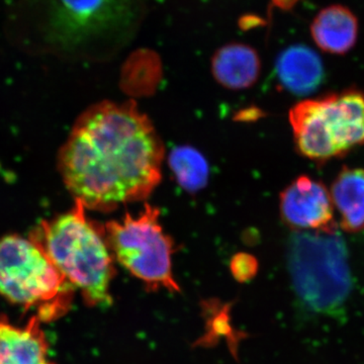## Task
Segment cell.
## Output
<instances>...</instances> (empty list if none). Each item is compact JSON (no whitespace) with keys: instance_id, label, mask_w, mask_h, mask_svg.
I'll return each instance as SVG.
<instances>
[{"instance_id":"obj_8","label":"cell","mask_w":364,"mask_h":364,"mask_svg":"<svg viewBox=\"0 0 364 364\" xmlns=\"http://www.w3.org/2000/svg\"><path fill=\"white\" fill-rule=\"evenodd\" d=\"M334 210L329 191L309 176L296 178L280 196L282 218L296 229L336 231Z\"/></svg>"},{"instance_id":"obj_9","label":"cell","mask_w":364,"mask_h":364,"mask_svg":"<svg viewBox=\"0 0 364 364\" xmlns=\"http://www.w3.org/2000/svg\"><path fill=\"white\" fill-rule=\"evenodd\" d=\"M37 316L26 327L0 318V364H55L48 358L49 344Z\"/></svg>"},{"instance_id":"obj_16","label":"cell","mask_w":364,"mask_h":364,"mask_svg":"<svg viewBox=\"0 0 364 364\" xmlns=\"http://www.w3.org/2000/svg\"><path fill=\"white\" fill-rule=\"evenodd\" d=\"M257 262L247 254H239L232 260L231 270L235 279L240 282H248L257 272Z\"/></svg>"},{"instance_id":"obj_6","label":"cell","mask_w":364,"mask_h":364,"mask_svg":"<svg viewBox=\"0 0 364 364\" xmlns=\"http://www.w3.org/2000/svg\"><path fill=\"white\" fill-rule=\"evenodd\" d=\"M157 208L145 205L138 215L107 223L105 236L114 257L149 291L181 293L172 270L173 242L159 222Z\"/></svg>"},{"instance_id":"obj_15","label":"cell","mask_w":364,"mask_h":364,"mask_svg":"<svg viewBox=\"0 0 364 364\" xmlns=\"http://www.w3.org/2000/svg\"><path fill=\"white\" fill-rule=\"evenodd\" d=\"M170 169L179 186L188 193H196L207 186L210 168L205 158L191 146L174 148L169 155Z\"/></svg>"},{"instance_id":"obj_5","label":"cell","mask_w":364,"mask_h":364,"mask_svg":"<svg viewBox=\"0 0 364 364\" xmlns=\"http://www.w3.org/2000/svg\"><path fill=\"white\" fill-rule=\"evenodd\" d=\"M287 259L294 291L309 308L331 310L348 296V250L337 230L294 235Z\"/></svg>"},{"instance_id":"obj_11","label":"cell","mask_w":364,"mask_h":364,"mask_svg":"<svg viewBox=\"0 0 364 364\" xmlns=\"http://www.w3.org/2000/svg\"><path fill=\"white\" fill-rule=\"evenodd\" d=\"M261 62L250 46L232 43L215 53L212 72L215 80L229 90L250 87L259 77Z\"/></svg>"},{"instance_id":"obj_14","label":"cell","mask_w":364,"mask_h":364,"mask_svg":"<svg viewBox=\"0 0 364 364\" xmlns=\"http://www.w3.org/2000/svg\"><path fill=\"white\" fill-rule=\"evenodd\" d=\"M203 315L205 318V332L200 339L196 340L195 346H215L223 339L226 341L230 351L235 358L238 356L239 344L245 334L239 331L232 324L231 306L223 304L217 299L203 301Z\"/></svg>"},{"instance_id":"obj_2","label":"cell","mask_w":364,"mask_h":364,"mask_svg":"<svg viewBox=\"0 0 364 364\" xmlns=\"http://www.w3.org/2000/svg\"><path fill=\"white\" fill-rule=\"evenodd\" d=\"M33 241L72 286L80 289L86 305H112L111 249L104 231L88 221L82 203L76 200L70 212L43 223Z\"/></svg>"},{"instance_id":"obj_13","label":"cell","mask_w":364,"mask_h":364,"mask_svg":"<svg viewBox=\"0 0 364 364\" xmlns=\"http://www.w3.org/2000/svg\"><path fill=\"white\" fill-rule=\"evenodd\" d=\"M333 205L340 215V226L355 233L364 230V169L344 168L333 181Z\"/></svg>"},{"instance_id":"obj_3","label":"cell","mask_w":364,"mask_h":364,"mask_svg":"<svg viewBox=\"0 0 364 364\" xmlns=\"http://www.w3.org/2000/svg\"><path fill=\"white\" fill-rule=\"evenodd\" d=\"M74 289L35 242L18 235L0 239V294L11 303L51 322L70 309Z\"/></svg>"},{"instance_id":"obj_7","label":"cell","mask_w":364,"mask_h":364,"mask_svg":"<svg viewBox=\"0 0 364 364\" xmlns=\"http://www.w3.org/2000/svg\"><path fill=\"white\" fill-rule=\"evenodd\" d=\"M46 21L52 44L70 49L111 28L124 0H47Z\"/></svg>"},{"instance_id":"obj_10","label":"cell","mask_w":364,"mask_h":364,"mask_svg":"<svg viewBox=\"0 0 364 364\" xmlns=\"http://www.w3.org/2000/svg\"><path fill=\"white\" fill-rule=\"evenodd\" d=\"M311 35L322 51L347 54L358 42V18L350 9L340 4L325 7L314 18Z\"/></svg>"},{"instance_id":"obj_4","label":"cell","mask_w":364,"mask_h":364,"mask_svg":"<svg viewBox=\"0 0 364 364\" xmlns=\"http://www.w3.org/2000/svg\"><path fill=\"white\" fill-rule=\"evenodd\" d=\"M294 142L314 161L342 156L364 144V93L346 90L305 100L289 112Z\"/></svg>"},{"instance_id":"obj_17","label":"cell","mask_w":364,"mask_h":364,"mask_svg":"<svg viewBox=\"0 0 364 364\" xmlns=\"http://www.w3.org/2000/svg\"><path fill=\"white\" fill-rule=\"evenodd\" d=\"M272 1L279 9L287 11V9H293L299 0H272Z\"/></svg>"},{"instance_id":"obj_1","label":"cell","mask_w":364,"mask_h":364,"mask_svg":"<svg viewBox=\"0 0 364 364\" xmlns=\"http://www.w3.org/2000/svg\"><path fill=\"white\" fill-rule=\"evenodd\" d=\"M161 139L135 102H102L74 124L58 168L75 200L91 210H114L146 200L161 181Z\"/></svg>"},{"instance_id":"obj_12","label":"cell","mask_w":364,"mask_h":364,"mask_svg":"<svg viewBox=\"0 0 364 364\" xmlns=\"http://www.w3.org/2000/svg\"><path fill=\"white\" fill-rule=\"evenodd\" d=\"M277 76L286 90L294 95H306L318 88L324 79L320 57L306 46H294L280 55Z\"/></svg>"}]
</instances>
